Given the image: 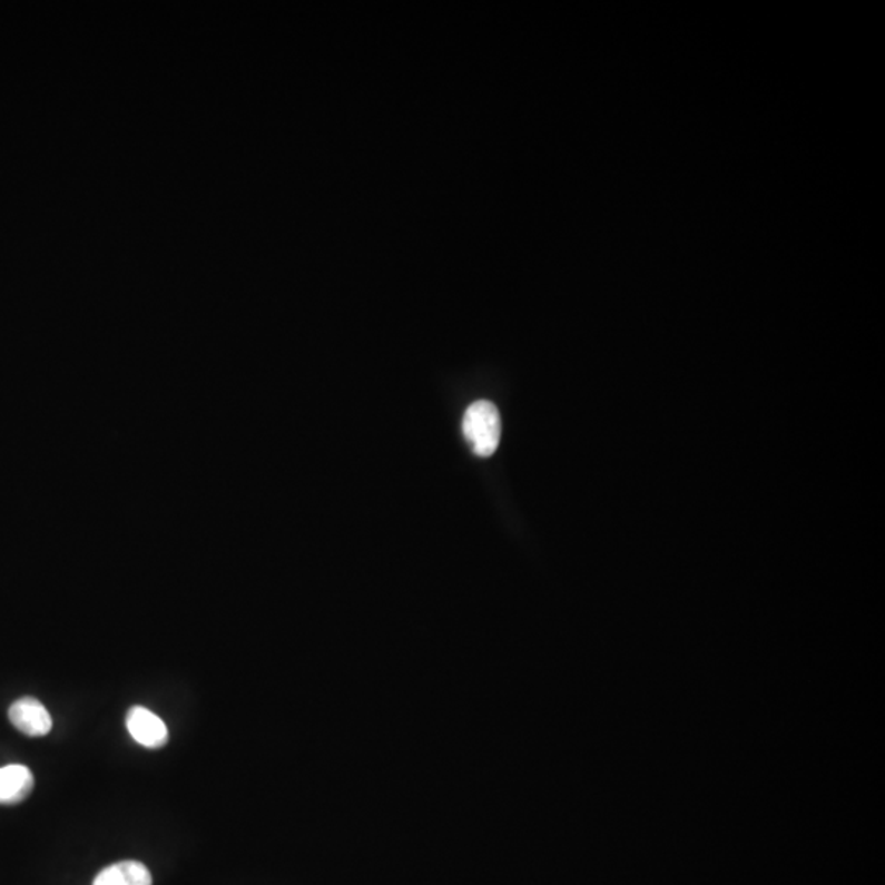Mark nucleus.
I'll return each instance as SVG.
<instances>
[{
    "label": "nucleus",
    "instance_id": "nucleus-1",
    "mask_svg": "<svg viewBox=\"0 0 885 885\" xmlns=\"http://www.w3.org/2000/svg\"><path fill=\"white\" fill-rule=\"evenodd\" d=\"M463 433L478 456H492L498 451L502 435L499 409L489 401L474 402L464 413Z\"/></svg>",
    "mask_w": 885,
    "mask_h": 885
},
{
    "label": "nucleus",
    "instance_id": "nucleus-2",
    "mask_svg": "<svg viewBox=\"0 0 885 885\" xmlns=\"http://www.w3.org/2000/svg\"><path fill=\"white\" fill-rule=\"evenodd\" d=\"M10 724L27 737H45L53 728L50 711L33 697H22L9 708Z\"/></svg>",
    "mask_w": 885,
    "mask_h": 885
},
{
    "label": "nucleus",
    "instance_id": "nucleus-3",
    "mask_svg": "<svg viewBox=\"0 0 885 885\" xmlns=\"http://www.w3.org/2000/svg\"><path fill=\"white\" fill-rule=\"evenodd\" d=\"M127 728L130 737L145 748H163L169 739L165 720L145 707L130 708L127 715Z\"/></svg>",
    "mask_w": 885,
    "mask_h": 885
},
{
    "label": "nucleus",
    "instance_id": "nucleus-4",
    "mask_svg": "<svg viewBox=\"0 0 885 885\" xmlns=\"http://www.w3.org/2000/svg\"><path fill=\"white\" fill-rule=\"evenodd\" d=\"M35 787L33 773L23 765L0 767V805H16L26 800Z\"/></svg>",
    "mask_w": 885,
    "mask_h": 885
},
{
    "label": "nucleus",
    "instance_id": "nucleus-5",
    "mask_svg": "<svg viewBox=\"0 0 885 885\" xmlns=\"http://www.w3.org/2000/svg\"><path fill=\"white\" fill-rule=\"evenodd\" d=\"M92 885H153V877L144 863L121 861L100 871Z\"/></svg>",
    "mask_w": 885,
    "mask_h": 885
}]
</instances>
